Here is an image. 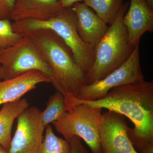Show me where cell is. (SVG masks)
Returning <instances> with one entry per match:
<instances>
[{"label":"cell","mask_w":153,"mask_h":153,"mask_svg":"<svg viewBox=\"0 0 153 153\" xmlns=\"http://www.w3.org/2000/svg\"><path fill=\"white\" fill-rule=\"evenodd\" d=\"M124 0H84V3L92 9L106 24L114 22L123 5Z\"/></svg>","instance_id":"9a60e30c"},{"label":"cell","mask_w":153,"mask_h":153,"mask_svg":"<svg viewBox=\"0 0 153 153\" xmlns=\"http://www.w3.org/2000/svg\"><path fill=\"white\" fill-rule=\"evenodd\" d=\"M23 36L16 44L0 52L2 79H12L28 71L38 70L49 76L52 82L53 74L51 67L31 38Z\"/></svg>","instance_id":"8992f818"},{"label":"cell","mask_w":153,"mask_h":153,"mask_svg":"<svg viewBox=\"0 0 153 153\" xmlns=\"http://www.w3.org/2000/svg\"><path fill=\"white\" fill-rule=\"evenodd\" d=\"M143 80L144 76L140 64L138 45L125 63L102 79L85 85L76 98L90 101L97 100L114 88Z\"/></svg>","instance_id":"52a82bcc"},{"label":"cell","mask_w":153,"mask_h":153,"mask_svg":"<svg viewBox=\"0 0 153 153\" xmlns=\"http://www.w3.org/2000/svg\"><path fill=\"white\" fill-rule=\"evenodd\" d=\"M129 5V2L124 3L114 22L94 49V62L87 74V85L102 79L121 66L135 48L130 44L123 22Z\"/></svg>","instance_id":"3957f363"},{"label":"cell","mask_w":153,"mask_h":153,"mask_svg":"<svg viewBox=\"0 0 153 153\" xmlns=\"http://www.w3.org/2000/svg\"><path fill=\"white\" fill-rule=\"evenodd\" d=\"M68 142L71 147V153H90L82 145L79 137H72Z\"/></svg>","instance_id":"ffe728a7"},{"label":"cell","mask_w":153,"mask_h":153,"mask_svg":"<svg viewBox=\"0 0 153 153\" xmlns=\"http://www.w3.org/2000/svg\"><path fill=\"white\" fill-rule=\"evenodd\" d=\"M123 22L130 44L136 47L145 33L153 31V10L145 0H131Z\"/></svg>","instance_id":"8fae6325"},{"label":"cell","mask_w":153,"mask_h":153,"mask_svg":"<svg viewBox=\"0 0 153 153\" xmlns=\"http://www.w3.org/2000/svg\"><path fill=\"white\" fill-rule=\"evenodd\" d=\"M57 0H15L10 20L44 21L57 16L63 10Z\"/></svg>","instance_id":"4fadbf2b"},{"label":"cell","mask_w":153,"mask_h":153,"mask_svg":"<svg viewBox=\"0 0 153 153\" xmlns=\"http://www.w3.org/2000/svg\"><path fill=\"white\" fill-rule=\"evenodd\" d=\"M102 109L84 104L66 108L64 114L52 123L67 141L74 136L82 139L92 153H100V130Z\"/></svg>","instance_id":"5b68a950"},{"label":"cell","mask_w":153,"mask_h":153,"mask_svg":"<svg viewBox=\"0 0 153 153\" xmlns=\"http://www.w3.org/2000/svg\"><path fill=\"white\" fill-rule=\"evenodd\" d=\"M22 36L31 38L53 72L51 83L64 97L77 98L87 85V74L77 65L71 49L56 33L49 30L28 32Z\"/></svg>","instance_id":"7a4b0ae2"},{"label":"cell","mask_w":153,"mask_h":153,"mask_svg":"<svg viewBox=\"0 0 153 153\" xmlns=\"http://www.w3.org/2000/svg\"><path fill=\"white\" fill-rule=\"evenodd\" d=\"M12 25L14 31L22 35L35 30H52L70 48L77 65L85 73L87 74L93 66L94 50L80 39L71 7L63 9L57 16L48 20L26 19L13 22Z\"/></svg>","instance_id":"277c9868"},{"label":"cell","mask_w":153,"mask_h":153,"mask_svg":"<svg viewBox=\"0 0 153 153\" xmlns=\"http://www.w3.org/2000/svg\"><path fill=\"white\" fill-rule=\"evenodd\" d=\"M23 36L14 31L10 19L0 20V52L13 46Z\"/></svg>","instance_id":"ac0fdd59"},{"label":"cell","mask_w":153,"mask_h":153,"mask_svg":"<svg viewBox=\"0 0 153 153\" xmlns=\"http://www.w3.org/2000/svg\"><path fill=\"white\" fill-rule=\"evenodd\" d=\"M0 80H1V79H0Z\"/></svg>","instance_id":"d4e9b609"},{"label":"cell","mask_w":153,"mask_h":153,"mask_svg":"<svg viewBox=\"0 0 153 153\" xmlns=\"http://www.w3.org/2000/svg\"><path fill=\"white\" fill-rule=\"evenodd\" d=\"M66 103L64 96L57 91L49 98L47 107L41 112V121L43 127L59 119L66 111Z\"/></svg>","instance_id":"2e32d148"},{"label":"cell","mask_w":153,"mask_h":153,"mask_svg":"<svg viewBox=\"0 0 153 153\" xmlns=\"http://www.w3.org/2000/svg\"><path fill=\"white\" fill-rule=\"evenodd\" d=\"M38 153H71L70 144L54 133L52 126L45 128V135Z\"/></svg>","instance_id":"e0dca14e"},{"label":"cell","mask_w":153,"mask_h":153,"mask_svg":"<svg viewBox=\"0 0 153 153\" xmlns=\"http://www.w3.org/2000/svg\"><path fill=\"white\" fill-rule=\"evenodd\" d=\"M149 7L153 10V0H145Z\"/></svg>","instance_id":"7402d4cb"},{"label":"cell","mask_w":153,"mask_h":153,"mask_svg":"<svg viewBox=\"0 0 153 153\" xmlns=\"http://www.w3.org/2000/svg\"><path fill=\"white\" fill-rule=\"evenodd\" d=\"M15 1V0H0V20L10 19L13 10Z\"/></svg>","instance_id":"d6986e66"},{"label":"cell","mask_w":153,"mask_h":153,"mask_svg":"<svg viewBox=\"0 0 153 153\" xmlns=\"http://www.w3.org/2000/svg\"><path fill=\"white\" fill-rule=\"evenodd\" d=\"M41 114L38 108L32 106L17 118L16 130L11 140L9 153H38L45 129Z\"/></svg>","instance_id":"ba28073f"},{"label":"cell","mask_w":153,"mask_h":153,"mask_svg":"<svg viewBox=\"0 0 153 153\" xmlns=\"http://www.w3.org/2000/svg\"><path fill=\"white\" fill-rule=\"evenodd\" d=\"M0 79H2V78L1 71V65H0Z\"/></svg>","instance_id":"cb8c5ba5"},{"label":"cell","mask_w":153,"mask_h":153,"mask_svg":"<svg viewBox=\"0 0 153 153\" xmlns=\"http://www.w3.org/2000/svg\"><path fill=\"white\" fill-rule=\"evenodd\" d=\"M51 83L49 76L38 70L26 72L13 78L0 81V105L21 99L41 83Z\"/></svg>","instance_id":"7c38bea8"},{"label":"cell","mask_w":153,"mask_h":153,"mask_svg":"<svg viewBox=\"0 0 153 153\" xmlns=\"http://www.w3.org/2000/svg\"><path fill=\"white\" fill-rule=\"evenodd\" d=\"M26 99L4 104L0 111V145L9 151L14 121L29 107Z\"/></svg>","instance_id":"5bb4252c"},{"label":"cell","mask_w":153,"mask_h":153,"mask_svg":"<svg viewBox=\"0 0 153 153\" xmlns=\"http://www.w3.org/2000/svg\"><path fill=\"white\" fill-rule=\"evenodd\" d=\"M0 153H9V151L0 145Z\"/></svg>","instance_id":"603a6c76"},{"label":"cell","mask_w":153,"mask_h":153,"mask_svg":"<svg viewBox=\"0 0 153 153\" xmlns=\"http://www.w3.org/2000/svg\"><path fill=\"white\" fill-rule=\"evenodd\" d=\"M66 108L76 104L105 108L126 117L134 124L127 133L140 153H153V82L145 80L113 88L97 100H80L65 97Z\"/></svg>","instance_id":"6da1fadb"},{"label":"cell","mask_w":153,"mask_h":153,"mask_svg":"<svg viewBox=\"0 0 153 153\" xmlns=\"http://www.w3.org/2000/svg\"><path fill=\"white\" fill-rule=\"evenodd\" d=\"M71 7L80 39L94 50L108 29L107 24L84 3H75Z\"/></svg>","instance_id":"30bf717a"},{"label":"cell","mask_w":153,"mask_h":153,"mask_svg":"<svg viewBox=\"0 0 153 153\" xmlns=\"http://www.w3.org/2000/svg\"><path fill=\"white\" fill-rule=\"evenodd\" d=\"M60 7L62 8L70 7L75 3L80 2L84 0H57Z\"/></svg>","instance_id":"44dd1931"},{"label":"cell","mask_w":153,"mask_h":153,"mask_svg":"<svg viewBox=\"0 0 153 153\" xmlns=\"http://www.w3.org/2000/svg\"><path fill=\"white\" fill-rule=\"evenodd\" d=\"M128 127L122 115L110 111L102 113L100 130V153H140L129 138Z\"/></svg>","instance_id":"9c48e42d"}]
</instances>
